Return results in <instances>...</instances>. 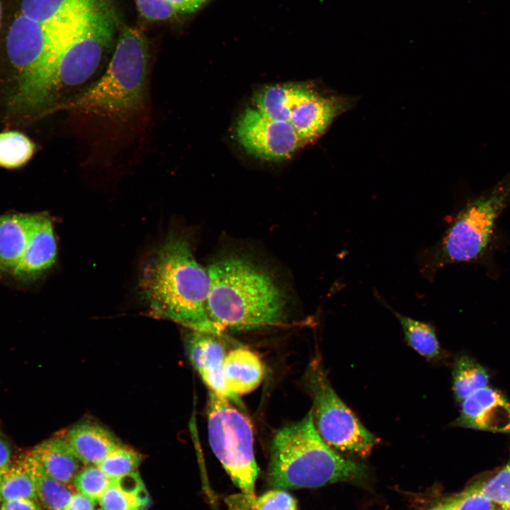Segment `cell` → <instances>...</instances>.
Segmentation results:
<instances>
[{"instance_id":"3957f363","label":"cell","mask_w":510,"mask_h":510,"mask_svg":"<svg viewBox=\"0 0 510 510\" xmlns=\"http://www.w3.org/2000/svg\"><path fill=\"white\" fill-rule=\"evenodd\" d=\"M366 465L345 458L317 431L310 409L300 420L275 434L268 480L274 489L313 488L336 482H362Z\"/></svg>"},{"instance_id":"cb8c5ba5","label":"cell","mask_w":510,"mask_h":510,"mask_svg":"<svg viewBox=\"0 0 510 510\" xmlns=\"http://www.w3.org/2000/svg\"><path fill=\"white\" fill-rule=\"evenodd\" d=\"M452 376L454 397L460 403L489 382V374L483 366L465 355L455 358Z\"/></svg>"},{"instance_id":"277c9868","label":"cell","mask_w":510,"mask_h":510,"mask_svg":"<svg viewBox=\"0 0 510 510\" xmlns=\"http://www.w3.org/2000/svg\"><path fill=\"white\" fill-rule=\"evenodd\" d=\"M87 13L54 23L38 22L21 13L15 18L7 34L6 51L18 72V88L13 99L17 108L38 110L51 97L55 90L58 60Z\"/></svg>"},{"instance_id":"d590c367","label":"cell","mask_w":510,"mask_h":510,"mask_svg":"<svg viewBox=\"0 0 510 510\" xmlns=\"http://www.w3.org/2000/svg\"><path fill=\"white\" fill-rule=\"evenodd\" d=\"M11 450L8 443L0 437V470H5L10 465Z\"/></svg>"},{"instance_id":"603a6c76","label":"cell","mask_w":510,"mask_h":510,"mask_svg":"<svg viewBox=\"0 0 510 510\" xmlns=\"http://www.w3.org/2000/svg\"><path fill=\"white\" fill-rule=\"evenodd\" d=\"M383 304L398 319L405 340L410 347L429 361H437L443 357V351L435 328L431 324L400 314L385 301Z\"/></svg>"},{"instance_id":"ffe728a7","label":"cell","mask_w":510,"mask_h":510,"mask_svg":"<svg viewBox=\"0 0 510 510\" xmlns=\"http://www.w3.org/2000/svg\"><path fill=\"white\" fill-rule=\"evenodd\" d=\"M149 500L147 491L136 471L113 480L98 503L103 510H144Z\"/></svg>"},{"instance_id":"4fadbf2b","label":"cell","mask_w":510,"mask_h":510,"mask_svg":"<svg viewBox=\"0 0 510 510\" xmlns=\"http://www.w3.org/2000/svg\"><path fill=\"white\" fill-rule=\"evenodd\" d=\"M461 403L453 426L510 434V402L499 391L486 386Z\"/></svg>"},{"instance_id":"ba28073f","label":"cell","mask_w":510,"mask_h":510,"mask_svg":"<svg viewBox=\"0 0 510 510\" xmlns=\"http://www.w3.org/2000/svg\"><path fill=\"white\" fill-rule=\"evenodd\" d=\"M304 380L313 423L324 441L336 452L367 455L378 440L337 395L319 357L310 363Z\"/></svg>"},{"instance_id":"60d3db41","label":"cell","mask_w":510,"mask_h":510,"mask_svg":"<svg viewBox=\"0 0 510 510\" xmlns=\"http://www.w3.org/2000/svg\"><path fill=\"white\" fill-rule=\"evenodd\" d=\"M95 510H103V509L101 508H100V509H95Z\"/></svg>"},{"instance_id":"52a82bcc","label":"cell","mask_w":510,"mask_h":510,"mask_svg":"<svg viewBox=\"0 0 510 510\" xmlns=\"http://www.w3.org/2000/svg\"><path fill=\"white\" fill-rule=\"evenodd\" d=\"M229 399L211 391L207 409L209 443L233 483L253 502L259 468L248 417Z\"/></svg>"},{"instance_id":"d6a6232c","label":"cell","mask_w":510,"mask_h":510,"mask_svg":"<svg viewBox=\"0 0 510 510\" xmlns=\"http://www.w3.org/2000/svg\"><path fill=\"white\" fill-rule=\"evenodd\" d=\"M37 500L27 498H16L1 502L0 510H41Z\"/></svg>"},{"instance_id":"e575fe53","label":"cell","mask_w":510,"mask_h":510,"mask_svg":"<svg viewBox=\"0 0 510 510\" xmlns=\"http://www.w3.org/2000/svg\"><path fill=\"white\" fill-rule=\"evenodd\" d=\"M178 12L192 13L198 10L207 0H169Z\"/></svg>"},{"instance_id":"9a60e30c","label":"cell","mask_w":510,"mask_h":510,"mask_svg":"<svg viewBox=\"0 0 510 510\" xmlns=\"http://www.w3.org/2000/svg\"><path fill=\"white\" fill-rule=\"evenodd\" d=\"M63 437L84 465H98L123 444L110 430L91 421L74 425Z\"/></svg>"},{"instance_id":"5bb4252c","label":"cell","mask_w":510,"mask_h":510,"mask_svg":"<svg viewBox=\"0 0 510 510\" xmlns=\"http://www.w3.org/2000/svg\"><path fill=\"white\" fill-rule=\"evenodd\" d=\"M56 256L52 220L45 214H33L27 246L13 276L21 281L34 280L54 264Z\"/></svg>"},{"instance_id":"7a4b0ae2","label":"cell","mask_w":510,"mask_h":510,"mask_svg":"<svg viewBox=\"0 0 510 510\" xmlns=\"http://www.w3.org/2000/svg\"><path fill=\"white\" fill-rule=\"evenodd\" d=\"M209 316L220 331H249L280 322L287 295L271 271L254 257L230 251L208 265Z\"/></svg>"},{"instance_id":"8d00e7d4","label":"cell","mask_w":510,"mask_h":510,"mask_svg":"<svg viewBox=\"0 0 510 510\" xmlns=\"http://www.w3.org/2000/svg\"><path fill=\"white\" fill-rule=\"evenodd\" d=\"M429 510H450L448 502L446 500V502L441 503Z\"/></svg>"},{"instance_id":"1f68e13d","label":"cell","mask_w":510,"mask_h":510,"mask_svg":"<svg viewBox=\"0 0 510 510\" xmlns=\"http://www.w3.org/2000/svg\"><path fill=\"white\" fill-rule=\"evenodd\" d=\"M140 13L150 21H164L174 16L178 11L169 0H136Z\"/></svg>"},{"instance_id":"9c48e42d","label":"cell","mask_w":510,"mask_h":510,"mask_svg":"<svg viewBox=\"0 0 510 510\" xmlns=\"http://www.w3.org/2000/svg\"><path fill=\"white\" fill-rule=\"evenodd\" d=\"M113 34V21L98 5L81 20L57 62L55 90L85 82L97 69Z\"/></svg>"},{"instance_id":"6da1fadb","label":"cell","mask_w":510,"mask_h":510,"mask_svg":"<svg viewBox=\"0 0 510 510\" xmlns=\"http://www.w3.org/2000/svg\"><path fill=\"white\" fill-rule=\"evenodd\" d=\"M138 286L142 300L154 317L221 334L208 314L207 268L196 261L187 233H169L144 263Z\"/></svg>"},{"instance_id":"44dd1931","label":"cell","mask_w":510,"mask_h":510,"mask_svg":"<svg viewBox=\"0 0 510 510\" xmlns=\"http://www.w3.org/2000/svg\"><path fill=\"white\" fill-rule=\"evenodd\" d=\"M97 5L96 0H22L21 13L38 22L54 23L76 18Z\"/></svg>"},{"instance_id":"484cf974","label":"cell","mask_w":510,"mask_h":510,"mask_svg":"<svg viewBox=\"0 0 510 510\" xmlns=\"http://www.w3.org/2000/svg\"><path fill=\"white\" fill-rule=\"evenodd\" d=\"M35 144L25 135L16 131L0 133V166L16 169L33 157Z\"/></svg>"},{"instance_id":"7402d4cb","label":"cell","mask_w":510,"mask_h":510,"mask_svg":"<svg viewBox=\"0 0 510 510\" xmlns=\"http://www.w3.org/2000/svg\"><path fill=\"white\" fill-rule=\"evenodd\" d=\"M33 476L37 501L44 510H62L76 492L72 484L62 483L50 476L28 454L24 458Z\"/></svg>"},{"instance_id":"83f0119b","label":"cell","mask_w":510,"mask_h":510,"mask_svg":"<svg viewBox=\"0 0 510 510\" xmlns=\"http://www.w3.org/2000/svg\"><path fill=\"white\" fill-rule=\"evenodd\" d=\"M113 480L98 465H89L79 470L72 484L76 492L98 502Z\"/></svg>"},{"instance_id":"8992f818","label":"cell","mask_w":510,"mask_h":510,"mask_svg":"<svg viewBox=\"0 0 510 510\" xmlns=\"http://www.w3.org/2000/svg\"><path fill=\"white\" fill-rule=\"evenodd\" d=\"M509 202L510 170L459 212L443 237L421 255V272L431 280L447 265L482 259L492 239L497 221Z\"/></svg>"},{"instance_id":"74e56055","label":"cell","mask_w":510,"mask_h":510,"mask_svg":"<svg viewBox=\"0 0 510 510\" xmlns=\"http://www.w3.org/2000/svg\"><path fill=\"white\" fill-rule=\"evenodd\" d=\"M5 470H0V486H1L3 475H4Z\"/></svg>"},{"instance_id":"ac0fdd59","label":"cell","mask_w":510,"mask_h":510,"mask_svg":"<svg viewBox=\"0 0 510 510\" xmlns=\"http://www.w3.org/2000/svg\"><path fill=\"white\" fill-rule=\"evenodd\" d=\"M33 214L0 216V272L13 275L27 246Z\"/></svg>"},{"instance_id":"ab89813d","label":"cell","mask_w":510,"mask_h":510,"mask_svg":"<svg viewBox=\"0 0 510 510\" xmlns=\"http://www.w3.org/2000/svg\"><path fill=\"white\" fill-rule=\"evenodd\" d=\"M1 2H0V21H1Z\"/></svg>"},{"instance_id":"d4e9b609","label":"cell","mask_w":510,"mask_h":510,"mask_svg":"<svg viewBox=\"0 0 510 510\" xmlns=\"http://www.w3.org/2000/svg\"><path fill=\"white\" fill-rule=\"evenodd\" d=\"M16 498L37 500L34 480L24 458L5 470L0 486L1 503Z\"/></svg>"},{"instance_id":"d6986e66","label":"cell","mask_w":510,"mask_h":510,"mask_svg":"<svg viewBox=\"0 0 510 510\" xmlns=\"http://www.w3.org/2000/svg\"><path fill=\"white\" fill-rule=\"evenodd\" d=\"M308 86L298 84L264 86L254 96L255 108L268 118L290 123L293 108Z\"/></svg>"},{"instance_id":"4316f807","label":"cell","mask_w":510,"mask_h":510,"mask_svg":"<svg viewBox=\"0 0 510 510\" xmlns=\"http://www.w3.org/2000/svg\"><path fill=\"white\" fill-rule=\"evenodd\" d=\"M142 460V457L139 452L122 444L97 465L109 477L115 480L136 472Z\"/></svg>"},{"instance_id":"7c38bea8","label":"cell","mask_w":510,"mask_h":510,"mask_svg":"<svg viewBox=\"0 0 510 510\" xmlns=\"http://www.w3.org/2000/svg\"><path fill=\"white\" fill-rule=\"evenodd\" d=\"M221 334L192 330L186 340L188 360L210 391L239 404L229 393L223 375V363L227 354Z\"/></svg>"},{"instance_id":"8fae6325","label":"cell","mask_w":510,"mask_h":510,"mask_svg":"<svg viewBox=\"0 0 510 510\" xmlns=\"http://www.w3.org/2000/svg\"><path fill=\"white\" fill-rule=\"evenodd\" d=\"M353 103L351 97L322 94L309 86L293 108L290 123L305 145L321 137L334 120Z\"/></svg>"},{"instance_id":"836d02e7","label":"cell","mask_w":510,"mask_h":510,"mask_svg":"<svg viewBox=\"0 0 510 510\" xmlns=\"http://www.w3.org/2000/svg\"><path fill=\"white\" fill-rule=\"evenodd\" d=\"M95 504L93 500L76 492L62 510H95Z\"/></svg>"},{"instance_id":"2e32d148","label":"cell","mask_w":510,"mask_h":510,"mask_svg":"<svg viewBox=\"0 0 510 510\" xmlns=\"http://www.w3.org/2000/svg\"><path fill=\"white\" fill-rule=\"evenodd\" d=\"M223 375L229 393L240 404L239 396L256 389L264 376V366L257 353L246 347L227 352Z\"/></svg>"},{"instance_id":"e0dca14e","label":"cell","mask_w":510,"mask_h":510,"mask_svg":"<svg viewBox=\"0 0 510 510\" xmlns=\"http://www.w3.org/2000/svg\"><path fill=\"white\" fill-rule=\"evenodd\" d=\"M29 455L50 476L64 484H72L76 474L84 466L63 436L39 443Z\"/></svg>"},{"instance_id":"4dcf8cb0","label":"cell","mask_w":510,"mask_h":510,"mask_svg":"<svg viewBox=\"0 0 510 510\" xmlns=\"http://www.w3.org/2000/svg\"><path fill=\"white\" fill-rule=\"evenodd\" d=\"M256 510H298L295 498L281 489L269 490L255 500Z\"/></svg>"},{"instance_id":"5b68a950","label":"cell","mask_w":510,"mask_h":510,"mask_svg":"<svg viewBox=\"0 0 510 510\" xmlns=\"http://www.w3.org/2000/svg\"><path fill=\"white\" fill-rule=\"evenodd\" d=\"M149 47L142 30L125 27L101 79L64 106L103 117L125 118L143 104L147 88Z\"/></svg>"},{"instance_id":"f546056e","label":"cell","mask_w":510,"mask_h":510,"mask_svg":"<svg viewBox=\"0 0 510 510\" xmlns=\"http://www.w3.org/2000/svg\"><path fill=\"white\" fill-rule=\"evenodd\" d=\"M447 501L450 510H495L497 507L479 491L475 484Z\"/></svg>"},{"instance_id":"30bf717a","label":"cell","mask_w":510,"mask_h":510,"mask_svg":"<svg viewBox=\"0 0 510 510\" xmlns=\"http://www.w3.org/2000/svg\"><path fill=\"white\" fill-rule=\"evenodd\" d=\"M236 133L247 152L268 161L288 159L304 145L290 123L268 118L255 108L242 113Z\"/></svg>"},{"instance_id":"f35d334b","label":"cell","mask_w":510,"mask_h":510,"mask_svg":"<svg viewBox=\"0 0 510 510\" xmlns=\"http://www.w3.org/2000/svg\"><path fill=\"white\" fill-rule=\"evenodd\" d=\"M495 510H510V509H507V508H505V507L497 506Z\"/></svg>"},{"instance_id":"f1b7e54d","label":"cell","mask_w":510,"mask_h":510,"mask_svg":"<svg viewBox=\"0 0 510 510\" xmlns=\"http://www.w3.org/2000/svg\"><path fill=\"white\" fill-rule=\"evenodd\" d=\"M475 484L497 506L510 509V460L491 478Z\"/></svg>"}]
</instances>
